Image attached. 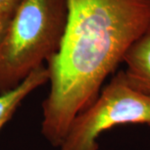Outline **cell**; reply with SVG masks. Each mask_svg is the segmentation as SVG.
<instances>
[{"instance_id": "6da1fadb", "label": "cell", "mask_w": 150, "mask_h": 150, "mask_svg": "<svg viewBox=\"0 0 150 150\" xmlns=\"http://www.w3.org/2000/svg\"><path fill=\"white\" fill-rule=\"evenodd\" d=\"M61 46L47 62L50 90L41 133L59 148L132 44L150 27V0H67Z\"/></svg>"}, {"instance_id": "7a4b0ae2", "label": "cell", "mask_w": 150, "mask_h": 150, "mask_svg": "<svg viewBox=\"0 0 150 150\" xmlns=\"http://www.w3.org/2000/svg\"><path fill=\"white\" fill-rule=\"evenodd\" d=\"M67 19V0H22L0 45V93L17 88L58 53Z\"/></svg>"}, {"instance_id": "3957f363", "label": "cell", "mask_w": 150, "mask_h": 150, "mask_svg": "<svg viewBox=\"0 0 150 150\" xmlns=\"http://www.w3.org/2000/svg\"><path fill=\"white\" fill-rule=\"evenodd\" d=\"M127 123L150 126V93L134 85L124 71H120L75 117L59 149L98 150L103 132Z\"/></svg>"}, {"instance_id": "277c9868", "label": "cell", "mask_w": 150, "mask_h": 150, "mask_svg": "<svg viewBox=\"0 0 150 150\" xmlns=\"http://www.w3.org/2000/svg\"><path fill=\"white\" fill-rule=\"evenodd\" d=\"M123 62L129 80L150 93V27L129 48Z\"/></svg>"}, {"instance_id": "5b68a950", "label": "cell", "mask_w": 150, "mask_h": 150, "mask_svg": "<svg viewBox=\"0 0 150 150\" xmlns=\"http://www.w3.org/2000/svg\"><path fill=\"white\" fill-rule=\"evenodd\" d=\"M48 82V72L42 66L10 91L0 93V131L8 123L17 108L33 91Z\"/></svg>"}, {"instance_id": "8992f818", "label": "cell", "mask_w": 150, "mask_h": 150, "mask_svg": "<svg viewBox=\"0 0 150 150\" xmlns=\"http://www.w3.org/2000/svg\"><path fill=\"white\" fill-rule=\"evenodd\" d=\"M22 0H0V16L12 17Z\"/></svg>"}, {"instance_id": "52a82bcc", "label": "cell", "mask_w": 150, "mask_h": 150, "mask_svg": "<svg viewBox=\"0 0 150 150\" xmlns=\"http://www.w3.org/2000/svg\"><path fill=\"white\" fill-rule=\"evenodd\" d=\"M11 18L8 16H0V45L5 37L6 33L10 23Z\"/></svg>"}]
</instances>
